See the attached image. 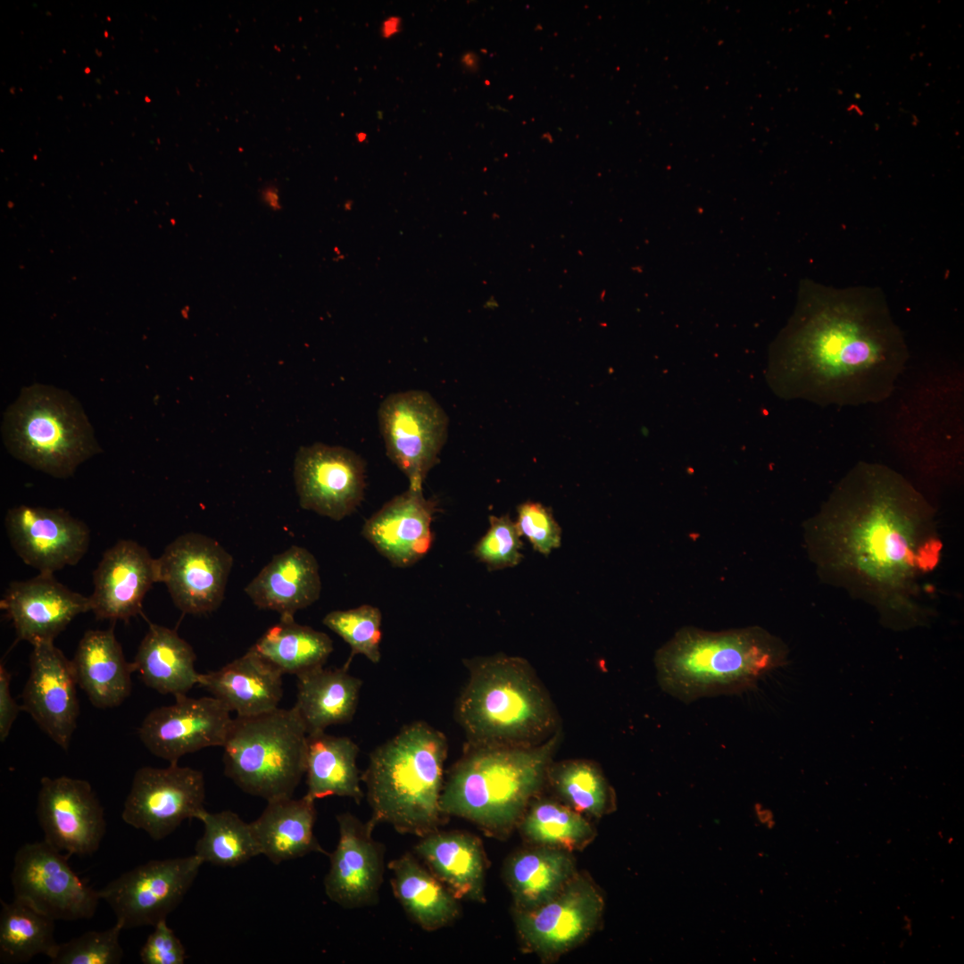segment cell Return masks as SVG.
I'll use <instances>...</instances> for the list:
<instances>
[{"instance_id":"obj_44","label":"cell","mask_w":964,"mask_h":964,"mask_svg":"<svg viewBox=\"0 0 964 964\" xmlns=\"http://www.w3.org/2000/svg\"><path fill=\"white\" fill-rule=\"evenodd\" d=\"M11 673L1 664L0 666V740L4 742L8 737L14 720L16 719L21 706L17 704L11 694Z\"/></svg>"},{"instance_id":"obj_42","label":"cell","mask_w":964,"mask_h":964,"mask_svg":"<svg viewBox=\"0 0 964 964\" xmlns=\"http://www.w3.org/2000/svg\"><path fill=\"white\" fill-rule=\"evenodd\" d=\"M517 528L520 536H525L534 550L548 555L553 549L560 547L561 529L550 508L536 502L527 501L517 508Z\"/></svg>"},{"instance_id":"obj_33","label":"cell","mask_w":964,"mask_h":964,"mask_svg":"<svg viewBox=\"0 0 964 964\" xmlns=\"http://www.w3.org/2000/svg\"><path fill=\"white\" fill-rule=\"evenodd\" d=\"M576 874L570 852L546 846L519 852L506 862L504 877L515 910H532L556 895Z\"/></svg>"},{"instance_id":"obj_10","label":"cell","mask_w":964,"mask_h":964,"mask_svg":"<svg viewBox=\"0 0 964 964\" xmlns=\"http://www.w3.org/2000/svg\"><path fill=\"white\" fill-rule=\"evenodd\" d=\"M69 857L45 840L20 847L11 872L14 898L54 920L91 918L101 900L99 891L71 869Z\"/></svg>"},{"instance_id":"obj_15","label":"cell","mask_w":964,"mask_h":964,"mask_svg":"<svg viewBox=\"0 0 964 964\" xmlns=\"http://www.w3.org/2000/svg\"><path fill=\"white\" fill-rule=\"evenodd\" d=\"M294 478L302 508L338 521L363 499L365 462L350 449L316 443L298 450Z\"/></svg>"},{"instance_id":"obj_26","label":"cell","mask_w":964,"mask_h":964,"mask_svg":"<svg viewBox=\"0 0 964 964\" xmlns=\"http://www.w3.org/2000/svg\"><path fill=\"white\" fill-rule=\"evenodd\" d=\"M71 661L78 686L96 708H115L129 696L135 669L126 661L113 627L86 631Z\"/></svg>"},{"instance_id":"obj_12","label":"cell","mask_w":964,"mask_h":964,"mask_svg":"<svg viewBox=\"0 0 964 964\" xmlns=\"http://www.w3.org/2000/svg\"><path fill=\"white\" fill-rule=\"evenodd\" d=\"M205 783L201 771L170 763L166 768L142 767L132 779L124 802L122 820L162 840L186 819L205 810Z\"/></svg>"},{"instance_id":"obj_48","label":"cell","mask_w":964,"mask_h":964,"mask_svg":"<svg viewBox=\"0 0 964 964\" xmlns=\"http://www.w3.org/2000/svg\"><path fill=\"white\" fill-rule=\"evenodd\" d=\"M365 137H366V135H365L364 133H360V134H358V139H359L360 141H362V140H364Z\"/></svg>"},{"instance_id":"obj_29","label":"cell","mask_w":964,"mask_h":964,"mask_svg":"<svg viewBox=\"0 0 964 964\" xmlns=\"http://www.w3.org/2000/svg\"><path fill=\"white\" fill-rule=\"evenodd\" d=\"M323 666L296 677L297 711L307 734L350 722L356 711L362 681L347 671Z\"/></svg>"},{"instance_id":"obj_47","label":"cell","mask_w":964,"mask_h":964,"mask_svg":"<svg viewBox=\"0 0 964 964\" xmlns=\"http://www.w3.org/2000/svg\"><path fill=\"white\" fill-rule=\"evenodd\" d=\"M471 56H472V55H470V54H466V55H464L463 59H462V62H463V63H464V64H465V65H466L467 67H471V68H472V67H473V65L475 64V62H475V61H473V59H472V57H471Z\"/></svg>"},{"instance_id":"obj_7","label":"cell","mask_w":964,"mask_h":964,"mask_svg":"<svg viewBox=\"0 0 964 964\" xmlns=\"http://www.w3.org/2000/svg\"><path fill=\"white\" fill-rule=\"evenodd\" d=\"M8 451L18 460L52 477L65 478L99 453L93 430L79 402L68 392L35 384L24 387L3 422Z\"/></svg>"},{"instance_id":"obj_41","label":"cell","mask_w":964,"mask_h":964,"mask_svg":"<svg viewBox=\"0 0 964 964\" xmlns=\"http://www.w3.org/2000/svg\"><path fill=\"white\" fill-rule=\"evenodd\" d=\"M487 532L476 544L473 553L489 570L503 569L518 565L523 558V544L516 522L509 514L490 516Z\"/></svg>"},{"instance_id":"obj_9","label":"cell","mask_w":964,"mask_h":964,"mask_svg":"<svg viewBox=\"0 0 964 964\" xmlns=\"http://www.w3.org/2000/svg\"><path fill=\"white\" fill-rule=\"evenodd\" d=\"M378 418L387 456L407 477L409 488L421 490L447 437L445 411L430 394L410 390L386 397Z\"/></svg>"},{"instance_id":"obj_3","label":"cell","mask_w":964,"mask_h":964,"mask_svg":"<svg viewBox=\"0 0 964 964\" xmlns=\"http://www.w3.org/2000/svg\"><path fill=\"white\" fill-rule=\"evenodd\" d=\"M560 740L561 729L533 746L466 744L444 781L443 813L471 821L490 835L506 836L547 781Z\"/></svg>"},{"instance_id":"obj_39","label":"cell","mask_w":964,"mask_h":964,"mask_svg":"<svg viewBox=\"0 0 964 964\" xmlns=\"http://www.w3.org/2000/svg\"><path fill=\"white\" fill-rule=\"evenodd\" d=\"M381 621L380 610L368 604L330 611L322 620L350 646L351 655L346 665L356 654L364 655L375 664L380 661Z\"/></svg>"},{"instance_id":"obj_27","label":"cell","mask_w":964,"mask_h":964,"mask_svg":"<svg viewBox=\"0 0 964 964\" xmlns=\"http://www.w3.org/2000/svg\"><path fill=\"white\" fill-rule=\"evenodd\" d=\"M414 852L455 898L485 902L486 858L479 838L438 829L420 837Z\"/></svg>"},{"instance_id":"obj_24","label":"cell","mask_w":964,"mask_h":964,"mask_svg":"<svg viewBox=\"0 0 964 964\" xmlns=\"http://www.w3.org/2000/svg\"><path fill=\"white\" fill-rule=\"evenodd\" d=\"M320 591L317 560L298 545L273 556L245 587L257 608L277 611L280 618H294L297 611L315 602Z\"/></svg>"},{"instance_id":"obj_19","label":"cell","mask_w":964,"mask_h":964,"mask_svg":"<svg viewBox=\"0 0 964 964\" xmlns=\"http://www.w3.org/2000/svg\"><path fill=\"white\" fill-rule=\"evenodd\" d=\"M21 710L58 746L68 751L79 715L71 665L54 642L32 645Z\"/></svg>"},{"instance_id":"obj_14","label":"cell","mask_w":964,"mask_h":964,"mask_svg":"<svg viewBox=\"0 0 964 964\" xmlns=\"http://www.w3.org/2000/svg\"><path fill=\"white\" fill-rule=\"evenodd\" d=\"M604 909L599 889L576 873L552 899L529 910H515L519 937L544 960L557 959L585 941L597 927Z\"/></svg>"},{"instance_id":"obj_36","label":"cell","mask_w":964,"mask_h":964,"mask_svg":"<svg viewBox=\"0 0 964 964\" xmlns=\"http://www.w3.org/2000/svg\"><path fill=\"white\" fill-rule=\"evenodd\" d=\"M519 824L525 837L537 846L570 852L586 847L595 835L594 828L583 814L546 798L532 801Z\"/></svg>"},{"instance_id":"obj_16","label":"cell","mask_w":964,"mask_h":964,"mask_svg":"<svg viewBox=\"0 0 964 964\" xmlns=\"http://www.w3.org/2000/svg\"><path fill=\"white\" fill-rule=\"evenodd\" d=\"M37 815L44 840L69 856L93 854L105 834L104 808L83 779L42 777Z\"/></svg>"},{"instance_id":"obj_40","label":"cell","mask_w":964,"mask_h":964,"mask_svg":"<svg viewBox=\"0 0 964 964\" xmlns=\"http://www.w3.org/2000/svg\"><path fill=\"white\" fill-rule=\"evenodd\" d=\"M123 928L116 923L102 931H87L68 942L58 943L49 959L54 964H118L123 958L120 934Z\"/></svg>"},{"instance_id":"obj_25","label":"cell","mask_w":964,"mask_h":964,"mask_svg":"<svg viewBox=\"0 0 964 964\" xmlns=\"http://www.w3.org/2000/svg\"><path fill=\"white\" fill-rule=\"evenodd\" d=\"M283 674L251 648L218 670L200 673L198 686L237 716L265 713L278 708Z\"/></svg>"},{"instance_id":"obj_23","label":"cell","mask_w":964,"mask_h":964,"mask_svg":"<svg viewBox=\"0 0 964 964\" xmlns=\"http://www.w3.org/2000/svg\"><path fill=\"white\" fill-rule=\"evenodd\" d=\"M436 503L408 488L388 501L362 527V536L394 566L413 565L429 551Z\"/></svg>"},{"instance_id":"obj_2","label":"cell","mask_w":964,"mask_h":964,"mask_svg":"<svg viewBox=\"0 0 964 964\" xmlns=\"http://www.w3.org/2000/svg\"><path fill=\"white\" fill-rule=\"evenodd\" d=\"M910 358L883 292L809 280L773 351L781 395L819 406L878 403L893 393Z\"/></svg>"},{"instance_id":"obj_46","label":"cell","mask_w":964,"mask_h":964,"mask_svg":"<svg viewBox=\"0 0 964 964\" xmlns=\"http://www.w3.org/2000/svg\"><path fill=\"white\" fill-rule=\"evenodd\" d=\"M401 19L398 17H389L382 25V35L384 37H390L400 30Z\"/></svg>"},{"instance_id":"obj_30","label":"cell","mask_w":964,"mask_h":964,"mask_svg":"<svg viewBox=\"0 0 964 964\" xmlns=\"http://www.w3.org/2000/svg\"><path fill=\"white\" fill-rule=\"evenodd\" d=\"M195 659L192 646L176 630L150 623L132 663L145 686L176 697L198 685Z\"/></svg>"},{"instance_id":"obj_37","label":"cell","mask_w":964,"mask_h":964,"mask_svg":"<svg viewBox=\"0 0 964 964\" xmlns=\"http://www.w3.org/2000/svg\"><path fill=\"white\" fill-rule=\"evenodd\" d=\"M547 780L563 803L583 815L601 818L615 809L614 791L593 761L552 762Z\"/></svg>"},{"instance_id":"obj_1","label":"cell","mask_w":964,"mask_h":964,"mask_svg":"<svg viewBox=\"0 0 964 964\" xmlns=\"http://www.w3.org/2000/svg\"><path fill=\"white\" fill-rule=\"evenodd\" d=\"M819 575L872 606L895 629L924 624L925 579L943 544L932 505L890 467L860 461L805 526Z\"/></svg>"},{"instance_id":"obj_22","label":"cell","mask_w":964,"mask_h":964,"mask_svg":"<svg viewBox=\"0 0 964 964\" xmlns=\"http://www.w3.org/2000/svg\"><path fill=\"white\" fill-rule=\"evenodd\" d=\"M90 609L97 619L129 621L158 583L156 559L137 542L122 539L107 549L93 576Z\"/></svg>"},{"instance_id":"obj_28","label":"cell","mask_w":964,"mask_h":964,"mask_svg":"<svg viewBox=\"0 0 964 964\" xmlns=\"http://www.w3.org/2000/svg\"><path fill=\"white\" fill-rule=\"evenodd\" d=\"M314 802L306 795L268 801L260 817L251 823L261 854L274 864L311 852L328 855L313 833Z\"/></svg>"},{"instance_id":"obj_8","label":"cell","mask_w":964,"mask_h":964,"mask_svg":"<svg viewBox=\"0 0 964 964\" xmlns=\"http://www.w3.org/2000/svg\"><path fill=\"white\" fill-rule=\"evenodd\" d=\"M307 735L294 706L236 716L222 746L224 773L267 802L292 797L305 773Z\"/></svg>"},{"instance_id":"obj_43","label":"cell","mask_w":964,"mask_h":964,"mask_svg":"<svg viewBox=\"0 0 964 964\" xmlns=\"http://www.w3.org/2000/svg\"><path fill=\"white\" fill-rule=\"evenodd\" d=\"M139 958L144 964H183L187 954L182 943L163 919L154 926L140 949Z\"/></svg>"},{"instance_id":"obj_17","label":"cell","mask_w":964,"mask_h":964,"mask_svg":"<svg viewBox=\"0 0 964 964\" xmlns=\"http://www.w3.org/2000/svg\"><path fill=\"white\" fill-rule=\"evenodd\" d=\"M230 711L213 696L175 697V702L152 710L138 736L154 755L170 763L204 748L223 746L229 731Z\"/></svg>"},{"instance_id":"obj_13","label":"cell","mask_w":964,"mask_h":964,"mask_svg":"<svg viewBox=\"0 0 964 964\" xmlns=\"http://www.w3.org/2000/svg\"><path fill=\"white\" fill-rule=\"evenodd\" d=\"M156 562L158 583L183 613L207 614L220 606L233 557L218 541L195 532L180 535Z\"/></svg>"},{"instance_id":"obj_38","label":"cell","mask_w":964,"mask_h":964,"mask_svg":"<svg viewBox=\"0 0 964 964\" xmlns=\"http://www.w3.org/2000/svg\"><path fill=\"white\" fill-rule=\"evenodd\" d=\"M197 819L204 825V833L195 844V854L203 863L236 867L261 854L251 823L237 813L205 810Z\"/></svg>"},{"instance_id":"obj_5","label":"cell","mask_w":964,"mask_h":964,"mask_svg":"<svg viewBox=\"0 0 964 964\" xmlns=\"http://www.w3.org/2000/svg\"><path fill=\"white\" fill-rule=\"evenodd\" d=\"M464 663L469 679L455 716L467 744L533 746L560 729L556 709L525 659L497 653Z\"/></svg>"},{"instance_id":"obj_35","label":"cell","mask_w":964,"mask_h":964,"mask_svg":"<svg viewBox=\"0 0 964 964\" xmlns=\"http://www.w3.org/2000/svg\"><path fill=\"white\" fill-rule=\"evenodd\" d=\"M1 960L27 962L39 954L50 959L58 945L55 920L17 898L12 902L1 901Z\"/></svg>"},{"instance_id":"obj_20","label":"cell","mask_w":964,"mask_h":964,"mask_svg":"<svg viewBox=\"0 0 964 964\" xmlns=\"http://www.w3.org/2000/svg\"><path fill=\"white\" fill-rule=\"evenodd\" d=\"M339 839L328 854L330 868L324 880L327 896L345 909L377 902L384 874V847L372 832L376 825L363 823L349 812L337 816Z\"/></svg>"},{"instance_id":"obj_11","label":"cell","mask_w":964,"mask_h":964,"mask_svg":"<svg viewBox=\"0 0 964 964\" xmlns=\"http://www.w3.org/2000/svg\"><path fill=\"white\" fill-rule=\"evenodd\" d=\"M203 862L187 857L154 860L139 865L99 890L123 929L155 926L181 902Z\"/></svg>"},{"instance_id":"obj_32","label":"cell","mask_w":964,"mask_h":964,"mask_svg":"<svg viewBox=\"0 0 964 964\" xmlns=\"http://www.w3.org/2000/svg\"><path fill=\"white\" fill-rule=\"evenodd\" d=\"M358 745L347 736L325 731L308 734L306 741V796L316 801L328 796L348 797L360 803L363 793L357 767Z\"/></svg>"},{"instance_id":"obj_6","label":"cell","mask_w":964,"mask_h":964,"mask_svg":"<svg viewBox=\"0 0 964 964\" xmlns=\"http://www.w3.org/2000/svg\"><path fill=\"white\" fill-rule=\"evenodd\" d=\"M448 742L426 722L404 726L375 749L362 775L375 825L425 836L448 819L440 806Z\"/></svg>"},{"instance_id":"obj_34","label":"cell","mask_w":964,"mask_h":964,"mask_svg":"<svg viewBox=\"0 0 964 964\" xmlns=\"http://www.w3.org/2000/svg\"><path fill=\"white\" fill-rule=\"evenodd\" d=\"M283 675L296 677L324 666L333 652L330 637L294 618H280L250 647Z\"/></svg>"},{"instance_id":"obj_45","label":"cell","mask_w":964,"mask_h":964,"mask_svg":"<svg viewBox=\"0 0 964 964\" xmlns=\"http://www.w3.org/2000/svg\"><path fill=\"white\" fill-rule=\"evenodd\" d=\"M261 197L262 201L270 209L277 211L281 208L277 187L273 185L265 187L261 192Z\"/></svg>"},{"instance_id":"obj_18","label":"cell","mask_w":964,"mask_h":964,"mask_svg":"<svg viewBox=\"0 0 964 964\" xmlns=\"http://www.w3.org/2000/svg\"><path fill=\"white\" fill-rule=\"evenodd\" d=\"M4 523L14 552L39 573L76 565L90 544L86 523L60 508L15 506L7 511Z\"/></svg>"},{"instance_id":"obj_31","label":"cell","mask_w":964,"mask_h":964,"mask_svg":"<svg viewBox=\"0 0 964 964\" xmlns=\"http://www.w3.org/2000/svg\"><path fill=\"white\" fill-rule=\"evenodd\" d=\"M391 886L406 914L422 929L432 932L453 923L460 913L458 899L411 853L388 863Z\"/></svg>"},{"instance_id":"obj_4","label":"cell","mask_w":964,"mask_h":964,"mask_svg":"<svg viewBox=\"0 0 964 964\" xmlns=\"http://www.w3.org/2000/svg\"><path fill=\"white\" fill-rule=\"evenodd\" d=\"M788 656L783 641L760 627L706 631L679 629L655 653L661 688L690 702L744 692Z\"/></svg>"},{"instance_id":"obj_21","label":"cell","mask_w":964,"mask_h":964,"mask_svg":"<svg viewBox=\"0 0 964 964\" xmlns=\"http://www.w3.org/2000/svg\"><path fill=\"white\" fill-rule=\"evenodd\" d=\"M0 607L12 622L17 640L31 645L54 642L75 617L91 611L89 597L70 590L52 573L12 581Z\"/></svg>"}]
</instances>
